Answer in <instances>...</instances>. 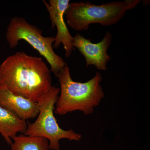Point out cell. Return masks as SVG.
<instances>
[{
  "label": "cell",
  "instance_id": "6da1fadb",
  "mask_svg": "<svg viewBox=\"0 0 150 150\" xmlns=\"http://www.w3.org/2000/svg\"><path fill=\"white\" fill-rule=\"evenodd\" d=\"M52 80L43 59L23 52L8 56L0 65V86L38 103L49 91Z\"/></svg>",
  "mask_w": 150,
  "mask_h": 150
},
{
  "label": "cell",
  "instance_id": "7a4b0ae2",
  "mask_svg": "<svg viewBox=\"0 0 150 150\" xmlns=\"http://www.w3.org/2000/svg\"><path fill=\"white\" fill-rule=\"evenodd\" d=\"M57 77L61 88L54 110L56 114L64 115L80 110L84 115H90L104 98V92L100 84L102 77L98 72L87 82H78L73 80L69 68L66 64Z\"/></svg>",
  "mask_w": 150,
  "mask_h": 150
},
{
  "label": "cell",
  "instance_id": "3957f363",
  "mask_svg": "<svg viewBox=\"0 0 150 150\" xmlns=\"http://www.w3.org/2000/svg\"><path fill=\"white\" fill-rule=\"evenodd\" d=\"M141 1L125 0L100 5L88 1L75 2L69 4L65 16L67 24L76 31L86 30L93 23L110 26L118 22L127 11L135 8Z\"/></svg>",
  "mask_w": 150,
  "mask_h": 150
},
{
  "label": "cell",
  "instance_id": "277c9868",
  "mask_svg": "<svg viewBox=\"0 0 150 150\" xmlns=\"http://www.w3.org/2000/svg\"><path fill=\"white\" fill-rule=\"evenodd\" d=\"M54 38L44 37L41 30L20 17L11 19L6 33L10 48H15L20 40H25L46 59L51 67V72L57 77L67 64L54 51Z\"/></svg>",
  "mask_w": 150,
  "mask_h": 150
},
{
  "label": "cell",
  "instance_id": "5b68a950",
  "mask_svg": "<svg viewBox=\"0 0 150 150\" xmlns=\"http://www.w3.org/2000/svg\"><path fill=\"white\" fill-rule=\"evenodd\" d=\"M60 88L52 86L43 100L38 103L39 112L33 123H28L24 134L31 137H43L49 142V150H60L59 141L62 139L79 141L81 135L72 129L64 130L59 126L54 115L55 105Z\"/></svg>",
  "mask_w": 150,
  "mask_h": 150
},
{
  "label": "cell",
  "instance_id": "8992f818",
  "mask_svg": "<svg viewBox=\"0 0 150 150\" xmlns=\"http://www.w3.org/2000/svg\"><path fill=\"white\" fill-rule=\"evenodd\" d=\"M112 35L110 31L106 33L99 43H94L90 39H87L83 35L77 33L73 38L72 45L77 48L85 59L86 67L93 65L101 71L107 70L108 63L111 57L108 54L107 50L110 46Z\"/></svg>",
  "mask_w": 150,
  "mask_h": 150
},
{
  "label": "cell",
  "instance_id": "52a82bcc",
  "mask_svg": "<svg viewBox=\"0 0 150 150\" xmlns=\"http://www.w3.org/2000/svg\"><path fill=\"white\" fill-rule=\"evenodd\" d=\"M49 14L52 28H57L53 47L58 48L63 44L65 56L69 58L75 49L72 45L73 36L70 34L64 21L65 13L70 4L69 0H49L48 2L43 1Z\"/></svg>",
  "mask_w": 150,
  "mask_h": 150
},
{
  "label": "cell",
  "instance_id": "ba28073f",
  "mask_svg": "<svg viewBox=\"0 0 150 150\" xmlns=\"http://www.w3.org/2000/svg\"><path fill=\"white\" fill-rule=\"evenodd\" d=\"M0 106L25 121L37 117L39 112L38 103L16 95L2 86H0Z\"/></svg>",
  "mask_w": 150,
  "mask_h": 150
},
{
  "label": "cell",
  "instance_id": "9c48e42d",
  "mask_svg": "<svg viewBox=\"0 0 150 150\" xmlns=\"http://www.w3.org/2000/svg\"><path fill=\"white\" fill-rule=\"evenodd\" d=\"M27 126L26 121L0 106V134L8 144H11L18 133L24 134Z\"/></svg>",
  "mask_w": 150,
  "mask_h": 150
},
{
  "label": "cell",
  "instance_id": "30bf717a",
  "mask_svg": "<svg viewBox=\"0 0 150 150\" xmlns=\"http://www.w3.org/2000/svg\"><path fill=\"white\" fill-rule=\"evenodd\" d=\"M11 150H49V142L43 137L20 134L14 137Z\"/></svg>",
  "mask_w": 150,
  "mask_h": 150
}]
</instances>
